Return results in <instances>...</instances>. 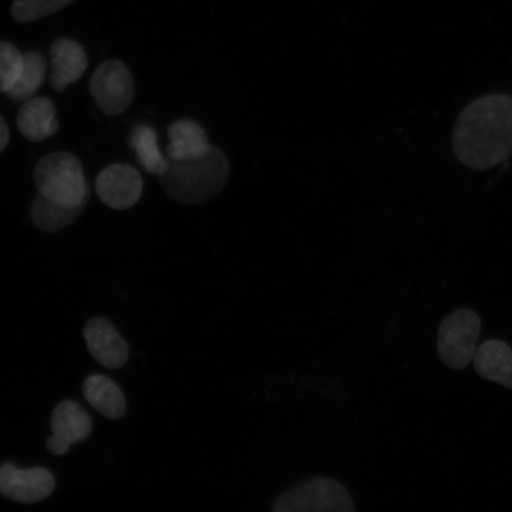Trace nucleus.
<instances>
[{
  "label": "nucleus",
  "instance_id": "f257e3e1",
  "mask_svg": "<svg viewBox=\"0 0 512 512\" xmlns=\"http://www.w3.org/2000/svg\"><path fill=\"white\" fill-rule=\"evenodd\" d=\"M456 156L473 170H488L512 156V96L477 99L459 114L453 132Z\"/></svg>",
  "mask_w": 512,
  "mask_h": 512
},
{
  "label": "nucleus",
  "instance_id": "dca6fc26",
  "mask_svg": "<svg viewBox=\"0 0 512 512\" xmlns=\"http://www.w3.org/2000/svg\"><path fill=\"white\" fill-rule=\"evenodd\" d=\"M87 202L80 204L79 207L69 208L51 202L48 198L38 194L31 206V219L42 232H61L78 220V217L85 211Z\"/></svg>",
  "mask_w": 512,
  "mask_h": 512
},
{
  "label": "nucleus",
  "instance_id": "412c9836",
  "mask_svg": "<svg viewBox=\"0 0 512 512\" xmlns=\"http://www.w3.org/2000/svg\"><path fill=\"white\" fill-rule=\"evenodd\" d=\"M10 140V132L8 125H6L4 119L0 117V153H2L6 146H8Z\"/></svg>",
  "mask_w": 512,
  "mask_h": 512
},
{
  "label": "nucleus",
  "instance_id": "39448f33",
  "mask_svg": "<svg viewBox=\"0 0 512 512\" xmlns=\"http://www.w3.org/2000/svg\"><path fill=\"white\" fill-rule=\"evenodd\" d=\"M482 322L475 311L457 310L446 317L438 332L441 361L454 370L465 369L473 361Z\"/></svg>",
  "mask_w": 512,
  "mask_h": 512
},
{
  "label": "nucleus",
  "instance_id": "aec40b11",
  "mask_svg": "<svg viewBox=\"0 0 512 512\" xmlns=\"http://www.w3.org/2000/svg\"><path fill=\"white\" fill-rule=\"evenodd\" d=\"M23 54L8 42H0V93H8L19 78Z\"/></svg>",
  "mask_w": 512,
  "mask_h": 512
},
{
  "label": "nucleus",
  "instance_id": "6e6552de",
  "mask_svg": "<svg viewBox=\"0 0 512 512\" xmlns=\"http://www.w3.org/2000/svg\"><path fill=\"white\" fill-rule=\"evenodd\" d=\"M143 178L127 164L108 166L96 178L95 190L102 203L115 210L136 206L143 195Z\"/></svg>",
  "mask_w": 512,
  "mask_h": 512
},
{
  "label": "nucleus",
  "instance_id": "0eeeda50",
  "mask_svg": "<svg viewBox=\"0 0 512 512\" xmlns=\"http://www.w3.org/2000/svg\"><path fill=\"white\" fill-rule=\"evenodd\" d=\"M56 482L44 467L21 470L14 464L0 466V495L18 503H37L53 494Z\"/></svg>",
  "mask_w": 512,
  "mask_h": 512
},
{
  "label": "nucleus",
  "instance_id": "f8f14e48",
  "mask_svg": "<svg viewBox=\"0 0 512 512\" xmlns=\"http://www.w3.org/2000/svg\"><path fill=\"white\" fill-rule=\"evenodd\" d=\"M17 127L25 139L31 143H41L59 132L56 108L47 98H31L17 114Z\"/></svg>",
  "mask_w": 512,
  "mask_h": 512
},
{
  "label": "nucleus",
  "instance_id": "423d86ee",
  "mask_svg": "<svg viewBox=\"0 0 512 512\" xmlns=\"http://www.w3.org/2000/svg\"><path fill=\"white\" fill-rule=\"evenodd\" d=\"M89 89L99 110L110 117L125 113L134 100L130 69L118 60L101 63L92 76Z\"/></svg>",
  "mask_w": 512,
  "mask_h": 512
},
{
  "label": "nucleus",
  "instance_id": "6ab92c4d",
  "mask_svg": "<svg viewBox=\"0 0 512 512\" xmlns=\"http://www.w3.org/2000/svg\"><path fill=\"white\" fill-rule=\"evenodd\" d=\"M75 0H15L11 15L18 23H31L56 14Z\"/></svg>",
  "mask_w": 512,
  "mask_h": 512
},
{
  "label": "nucleus",
  "instance_id": "ddd939ff",
  "mask_svg": "<svg viewBox=\"0 0 512 512\" xmlns=\"http://www.w3.org/2000/svg\"><path fill=\"white\" fill-rule=\"evenodd\" d=\"M472 362L484 380L512 389V350L507 343L497 339L484 342Z\"/></svg>",
  "mask_w": 512,
  "mask_h": 512
},
{
  "label": "nucleus",
  "instance_id": "2eb2a0df",
  "mask_svg": "<svg viewBox=\"0 0 512 512\" xmlns=\"http://www.w3.org/2000/svg\"><path fill=\"white\" fill-rule=\"evenodd\" d=\"M170 144L168 158L187 160L202 157L210 150L211 145L206 131L200 124L192 120H178L168 130Z\"/></svg>",
  "mask_w": 512,
  "mask_h": 512
},
{
  "label": "nucleus",
  "instance_id": "9d476101",
  "mask_svg": "<svg viewBox=\"0 0 512 512\" xmlns=\"http://www.w3.org/2000/svg\"><path fill=\"white\" fill-rule=\"evenodd\" d=\"M86 344L94 360L108 369L123 368L128 361V347L110 320L93 318L85 331Z\"/></svg>",
  "mask_w": 512,
  "mask_h": 512
},
{
  "label": "nucleus",
  "instance_id": "f03ea898",
  "mask_svg": "<svg viewBox=\"0 0 512 512\" xmlns=\"http://www.w3.org/2000/svg\"><path fill=\"white\" fill-rule=\"evenodd\" d=\"M166 195L185 206H198L220 194L229 178L224 153L211 146L206 155L194 159L169 158L168 168L158 176Z\"/></svg>",
  "mask_w": 512,
  "mask_h": 512
},
{
  "label": "nucleus",
  "instance_id": "1a4fd4ad",
  "mask_svg": "<svg viewBox=\"0 0 512 512\" xmlns=\"http://www.w3.org/2000/svg\"><path fill=\"white\" fill-rule=\"evenodd\" d=\"M51 437L47 448L54 456H63L73 444L86 440L92 433V420L79 403L63 401L51 414Z\"/></svg>",
  "mask_w": 512,
  "mask_h": 512
},
{
  "label": "nucleus",
  "instance_id": "a211bd4d",
  "mask_svg": "<svg viewBox=\"0 0 512 512\" xmlns=\"http://www.w3.org/2000/svg\"><path fill=\"white\" fill-rule=\"evenodd\" d=\"M47 62L41 54L27 53L23 55V66L21 74L6 95L16 102H24L31 98L41 88L42 83L46 80Z\"/></svg>",
  "mask_w": 512,
  "mask_h": 512
},
{
  "label": "nucleus",
  "instance_id": "7ed1b4c3",
  "mask_svg": "<svg viewBox=\"0 0 512 512\" xmlns=\"http://www.w3.org/2000/svg\"><path fill=\"white\" fill-rule=\"evenodd\" d=\"M35 184L40 195L63 207L88 201L89 188L80 160L68 152H54L37 163Z\"/></svg>",
  "mask_w": 512,
  "mask_h": 512
},
{
  "label": "nucleus",
  "instance_id": "20e7f679",
  "mask_svg": "<svg viewBox=\"0 0 512 512\" xmlns=\"http://www.w3.org/2000/svg\"><path fill=\"white\" fill-rule=\"evenodd\" d=\"M275 512H354L347 488L335 479L317 477L296 486L274 502Z\"/></svg>",
  "mask_w": 512,
  "mask_h": 512
},
{
  "label": "nucleus",
  "instance_id": "f3484780",
  "mask_svg": "<svg viewBox=\"0 0 512 512\" xmlns=\"http://www.w3.org/2000/svg\"><path fill=\"white\" fill-rule=\"evenodd\" d=\"M128 143L136 151L138 162L149 174L160 176L168 168L169 158H165L159 150L155 128L149 125L134 127Z\"/></svg>",
  "mask_w": 512,
  "mask_h": 512
},
{
  "label": "nucleus",
  "instance_id": "9b49d317",
  "mask_svg": "<svg viewBox=\"0 0 512 512\" xmlns=\"http://www.w3.org/2000/svg\"><path fill=\"white\" fill-rule=\"evenodd\" d=\"M50 83L55 92H63L79 81L88 67L85 49L78 42L60 38L50 47Z\"/></svg>",
  "mask_w": 512,
  "mask_h": 512
},
{
  "label": "nucleus",
  "instance_id": "4468645a",
  "mask_svg": "<svg viewBox=\"0 0 512 512\" xmlns=\"http://www.w3.org/2000/svg\"><path fill=\"white\" fill-rule=\"evenodd\" d=\"M82 390L89 405L105 418L119 420L126 414L123 390L108 377L99 374L88 376Z\"/></svg>",
  "mask_w": 512,
  "mask_h": 512
}]
</instances>
